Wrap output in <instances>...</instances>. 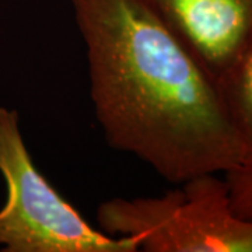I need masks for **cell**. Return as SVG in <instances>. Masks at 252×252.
<instances>
[{"mask_svg": "<svg viewBox=\"0 0 252 252\" xmlns=\"http://www.w3.org/2000/svg\"><path fill=\"white\" fill-rule=\"evenodd\" d=\"M0 174L7 198L0 209L3 252H136L139 241L97 230L38 170L16 109L0 107Z\"/></svg>", "mask_w": 252, "mask_h": 252, "instance_id": "obj_3", "label": "cell"}, {"mask_svg": "<svg viewBox=\"0 0 252 252\" xmlns=\"http://www.w3.org/2000/svg\"><path fill=\"white\" fill-rule=\"evenodd\" d=\"M217 81L252 39V0H140Z\"/></svg>", "mask_w": 252, "mask_h": 252, "instance_id": "obj_4", "label": "cell"}, {"mask_svg": "<svg viewBox=\"0 0 252 252\" xmlns=\"http://www.w3.org/2000/svg\"><path fill=\"white\" fill-rule=\"evenodd\" d=\"M231 207L243 219L252 220V157L224 172Z\"/></svg>", "mask_w": 252, "mask_h": 252, "instance_id": "obj_6", "label": "cell"}, {"mask_svg": "<svg viewBox=\"0 0 252 252\" xmlns=\"http://www.w3.org/2000/svg\"><path fill=\"white\" fill-rule=\"evenodd\" d=\"M157 198H114L102 202V231L132 237L140 251L252 252V220L231 207L224 178L202 174Z\"/></svg>", "mask_w": 252, "mask_h": 252, "instance_id": "obj_2", "label": "cell"}, {"mask_svg": "<svg viewBox=\"0 0 252 252\" xmlns=\"http://www.w3.org/2000/svg\"><path fill=\"white\" fill-rule=\"evenodd\" d=\"M227 115L252 157V39L231 67L216 81Z\"/></svg>", "mask_w": 252, "mask_h": 252, "instance_id": "obj_5", "label": "cell"}, {"mask_svg": "<svg viewBox=\"0 0 252 252\" xmlns=\"http://www.w3.org/2000/svg\"><path fill=\"white\" fill-rule=\"evenodd\" d=\"M111 147L180 185L247 158L216 81L140 0H69Z\"/></svg>", "mask_w": 252, "mask_h": 252, "instance_id": "obj_1", "label": "cell"}]
</instances>
